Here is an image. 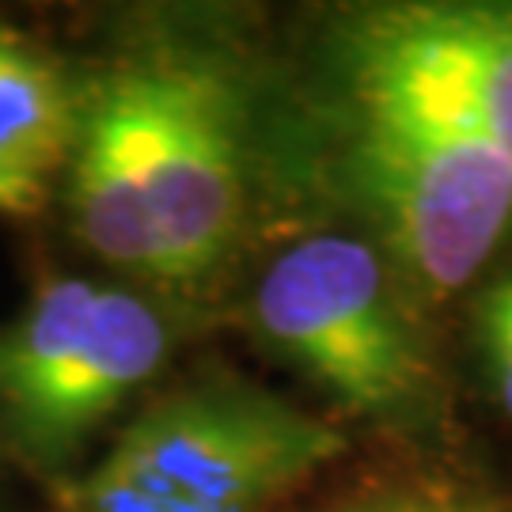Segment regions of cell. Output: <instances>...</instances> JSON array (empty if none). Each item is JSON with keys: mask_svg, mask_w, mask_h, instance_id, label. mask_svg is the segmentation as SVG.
I'll list each match as a JSON object with an SVG mask.
<instances>
[{"mask_svg": "<svg viewBox=\"0 0 512 512\" xmlns=\"http://www.w3.org/2000/svg\"><path fill=\"white\" fill-rule=\"evenodd\" d=\"M353 175L391 251L429 296L463 289L512 228V160L403 76L349 69Z\"/></svg>", "mask_w": 512, "mask_h": 512, "instance_id": "cell-1", "label": "cell"}, {"mask_svg": "<svg viewBox=\"0 0 512 512\" xmlns=\"http://www.w3.org/2000/svg\"><path fill=\"white\" fill-rule=\"evenodd\" d=\"M255 323L353 414H399L425 387V357L384 258L361 239L289 247L258 281Z\"/></svg>", "mask_w": 512, "mask_h": 512, "instance_id": "cell-2", "label": "cell"}, {"mask_svg": "<svg viewBox=\"0 0 512 512\" xmlns=\"http://www.w3.org/2000/svg\"><path fill=\"white\" fill-rule=\"evenodd\" d=\"M346 452L342 429L247 384H194L152 403L114 440L103 467L126 482L190 501H274Z\"/></svg>", "mask_w": 512, "mask_h": 512, "instance_id": "cell-3", "label": "cell"}, {"mask_svg": "<svg viewBox=\"0 0 512 512\" xmlns=\"http://www.w3.org/2000/svg\"><path fill=\"white\" fill-rule=\"evenodd\" d=\"M152 236L156 281L198 285L243 220V99L202 57L152 61Z\"/></svg>", "mask_w": 512, "mask_h": 512, "instance_id": "cell-4", "label": "cell"}, {"mask_svg": "<svg viewBox=\"0 0 512 512\" xmlns=\"http://www.w3.org/2000/svg\"><path fill=\"white\" fill-rule=\"evenodd\" d=\"M349 69L403 76L512 160V4H380L346 27Z\"/></svg>", "mask_w": 512, "mask_h": 512, "instance_id": "cell-5", "label": "cell"}, {"mask_svg": "<svg viewBox=\"0 0 512 512\" xmlns=\"http://www.w3.org/2000/svg\"><path fill=\"white\" fill-rule=\"evenodd\" d=\"M167 357V323L145 296L99 289L88 327L61 361L35 406L8 425V437L35 467L54 471L156 376Z\"/></svg>", "mask_w": 512, "mask_h": 512, "instance_id": "cell-6", "label": "cell"}, {"mask_svg": "<svg viewBox=\"0 0 512 512\" xmlns=\"http://www.w3.org/2000/svg\"><path fill=\"white\" fill-rule=\"evenodd\" d=\"M152 61L114 73L95 95L73 156V220L110 266L156 277L152 236Z\"/></svg>", "mask_w": 512, "mask_h": 512, "instance_id": "cell-7", "label": "cell"}, {"mask_svg": "<svg viewBox=\"0 0 512 512\" xmlns=\"http://www.w3.org/2000/svg\"><path fill=\"white\" fill-rule=\"evenodd\" d=\"M76 145L65 73L0 19V217H35Z\"/></svg>", "mask_w": 512, "mask_h": 512, "instance_id": "cell-8", "label": "cell"}, {"mask_svg": "<svg viewBox=\"0 0 512 512\" xmlns=\"http://www.w3.org/2000/svg\"><path fill=\"white\" fill-rule=\"evenodd\" d=\"M99 289L88 277H50L31 296V304L19 311L8 330H0V421L4 429L19 421L42 387L50 384L61 361L69 357L76 338L88 327Z\"/></svg>", "mask_w": 512, "mask_h": 512, "instance_id": "cell-9", "label": "cell"}, {"mask_svg": "<svg viewBox=\"0 0 512 512\" xmlns=\"http://www.w3.org/2000/svg\"><path fill=\"white\" fill-rule=\"evenodd\" d=\"M65 509L69 512H266L247 505H190L179 497L152 494L107 471L103 463L65 486Z\"/></svg>", "mask_w": 512, "mask_h": 512, "instance_id": "cell-10", "label": "cell"}, {"mask_svg": "<svg viewBox=\"0 0 512 512\" xmlns=\"http://www.w3.org/2000/svg\"><path fill=\"white\" fill-rule=\"evenodd\" d=\"M482 349H486L497 399L512 418V308H505L497 296L482 300Z\"/></svg>", "mask_w": 512, "mask_h": 512, "instance_id": "cell-11", "label": "cell"}, {"mask_svg": "<svg viewBox=\"0 0 512 512\" xmlns=\"http://www.w3.org/2000/svg\"><path fill=\"white\" fill-rule=\"evenodd\" d=\"M490 296H497L505 308H512V277H505V281H497L494 289H490Z\"/></svg>", "mask_w": 512, "mask_h": 512, "instance_id": "cell-12", "label": "cell"}]
</instances>
